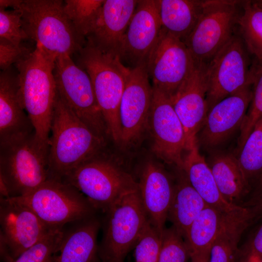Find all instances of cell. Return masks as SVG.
<instances>
[{"mask_svg":"<svg viewBox=\"0 0 262 262\" xmlns=\"http://www.w3.org/2000/svg\"><path fill=\"white\" fill-rule=\"evenodd\" d=\"M137 184L148 219L162 235L174 195L175 184L165 170L152 161L143 166Z\"/></svg>","mask_w":262,"mask_h":262,"instance_id":"cell-19","label":"cell"},{"mask_svg":"<svg viewBox=\"0 0 262 262\" xmlns=\"http://www.w3.org/2000/svg\"><path fill=\"white\" fill-rule=\"evenodd\" d=\"M61 0H20L14 9L21 13L22 29L32 39L57 55L72 56L85 45L64 11Z\"/></svg>","mask_w":262,"mask_h":262,"instance_id":"cell-4","label":"cell"},{"mask_svg":"<svg viewBox=\"0 0 262 262\" xmlns=\"http://www.w3.org/2000/svg\"><path fill=\"white\" fill-rule=\"evenodd\" d=\"M157 0H140L122 42L121 62L131 68L145 67L162 31Z\"/></svg>","mask_w":262,"mask_h":262,"instance_id":"cell-15","label":"cell"},{"mask_svg":"<svg viewBox=\"0 0 262 262\" xmlns=\"http://www.w3.org/2000/svg\"><path fill=\"white\" fill-rule=\"evenodd\" d=\"M262 198V174L256 182L255 188L249 201H256Z\"/></svg>","mask_w":262,"mask_h":262,"instance_id":"cell-38","label":"cell"},{"mask_svg":"<svg viewBox=\"0 0 262 262\" xmlns=\"http://www.w3.org/2000/svg\"><path fill=\"white\" fill-rule=\"evenodd\" d=\"M253 57L235 33L207 64V101L209 110L215 104L251 86Z\"/></svg>","mask_w":262,"mask_h":262,"instance_id":"cell-11","label":"cell"},{"mask_svg":"<svg viewBox=\"0 0 262 262\" xmlns=\"http://www.w3.org/2000/svg\"><path fill=\"white\" fill-rule=\"evenodd\" d=\"M48 151L35 133L0 143V180L10 197L25 195L48 179Z\"/></svg>","mask_w":262,"mask_h":262,"instance_id":"cell-6","label":"cell"},{"mask_svg":"<svg viewBox=\"0 0 262 262\" xmlns=\"http://www.w3.org/2000/svg\"><path fill=\"white\" fill-rule=\"evenodd\" d=\"M258 262H262V258L258 261Z\"/></svg>","mask_w":262,"mask_h":262,"instance_id":"cell-42","label":"cell"},{"mask_svg":"<svg viewBox=\"0 0 262 262\" xmlns=\"http://www.w3.org/2000/svg\"><path fill=\"white\" fill-rule=\"evenodd\" d=\"M247 258L258 261L262 258V224L253 235L247 248Z\"/></svg>","mask_w":262,"mask_h":262,"instance_id":"cell-37","label":"cell"},{"mask_svg":"<svg viewBox=\"0 0 262 262\" xmlns=\"http://www.w3.org/2000/svg\"><path fill=\"white\" fill-rule=\"evenodd\" d=\"M162 235L149 221L134 246L135 262H158Z\"/></svg>","mask_w":262,"mask_h":262,"instance_id":"cell-34","label":"cell"},{"mask_svg":"<svg viewBox=\"0 0 262 262\" xmlns=\"http://www.w3.org/2000/svg\"><path fill=\"white\" fill-rule=\"evenodd\" d=\"M76 55V64L92 81L108 137L115 143H121L119 106L131 68L118 57L102 52L87 41Z\"/></svg>","mask_w":262,"mask_h":262,"instance_id":"cell-3","label":"cell"},{"mask_svg":"<svg viewBox=\"0 0 262 262\" xmlns=\"http://www.w3.org/2000/svg\"><path fill=\"white\" fill-rule=\"evenodd\" d=\"M189 259V249L182 236L173 226L164 229L158 262H188Z\"/></svg>","mask_w":262,"mask_h":262,"instance_id":"cell-33","label":"cell"},{"mask_svg":"<svg viewBox=\"0 0 262 262\" xmlns=\"http://www.w3.org/2000/svg\"><path fill=\"white\" fill-rule=\"evenodd\" d=\"M57 92L66 105L95 133L105 139L107 127L87 73L68 54L57 56L53 70Z\"/></svg>","mask_w":262,"mask_h":262,"instance_id":"cell-10","label":"cell"},{"mask_svg":"<svg viewBox=\"0 0 262 262\" xmlns=\"http://www.w3.org/2000/svg\"><path fill=\"white\" fill-rule=\"evenodd\" d=\"M0 256L12 262L51 230L29 208L0 197ZM58 229V228H57Z\"/></svg>","mask_w":262,"mask_h":262,"instance_id":"cell-13","label":"cell"},{"mask_svg":"<svg viewBox=\"0 0 262 262\" xmlns=\"http://www.w3.org/2000/svg\"><path fill=\"white\" fill-rule=\"evenodd\" d=\"M236 33L242 39L252 57L262 61V8L255 0H243Z\"/></svg>","mask_w":262,"mask_h":262,"instance_id":"cell-28","label":"cell"},{"mask_svg":"<svg viewBox=\"0 0 262 262\" xmlns=\"http://www.w3.org/2000/svg\"><path fill=\"white\" fill-rule=\"evenodd\" d=\"M203 1L157 0L162 28L184 42L199 19Z\"/></svg>","mask_w":262,"mask_h":262,"instance_id":"cell-26","label":"cell"},{"mask_svg":"<svg viewBox=\"0 0 262 262\" xmlns=\"http://www.w3.org/2000/svg\"><path fill=\"white\" fill-rule=\"evenodd\" d=\"M105 142L75 114L57 92L49 136L48 179L62 180L72 170L104 148Z\"/></svg>","mask_w":262,"mask_h":262,"instance_id":"cell-2","label":"cell"},{"mask_svg":"<svg viewBox=\"0 0 262 262\" xmlns=\"http://www.w3.org/2000/svg\"><path fill=\"white\" fill-rule=\"evenodd\" d=\"M17 73L10 67L0 74V143L35 133L19 100Z\"/></svg>","mask_w":262,"mask_h":262,"instance_id":"cell-21","label":"cell"},{"mask_svg":"<svg viewBox=\"0 0 262 262\" xmlns=\"http://www.w3.org/2000/svg\"><path fill=\"white\" fill-rule=\"evenodd\" d=\"M103 149L72 170L62 181L76 188L98 212L104 213L138 189L131 175L102 155Z\"/></svg>","mask_w":262,"mask_h":262,"instance_id":"cell-5","label":"cell"},{"mask_svg":"<svg viewBox=\"0 0 262 262\" xmlns=\"http://www.w3.org/2000/svg\"><path fill=\"white\" fill-rule=\"evenodd\" d=\"M252 98L240 127L239 148L242 147L257 122L262 117V61L253 58L251 67Z\"/></svg>","mask_w":262,"mask_h":262,"instance_id":"cell-31","label":"cell"},{"mask_svg":"<svg viewBox=\"0 0 262 262\" xmlns=\"http://www.w3.org/2000/svg\"><path fill=\"white\" fill-rule=\"evenodd\" d=\"M33 50L23 43L14 44L0 39V69L3 71L9 68L13 64H16L27 58Z\"/></svg>","mask_w":262,"mask_h":262,"instance_id":"cell-36","label":"cell"},{"mask_svg":"<svg viewBox=\"0 0 262 262\" xmlns=\"http://www.w3.org/2000/svg\"><path fill=\"white\" fill-rule=\"evenodd\" d=\"M258 5L262 8V0H255Z\"/></svg>","mask_w":262,"mask_h":262,"instance_id":"cell-41","label":"cell"},{"mask_svg":"<svg viewBox=\"0 0 262 262\" xmlns=\"http://www.w3.org/2000/svg\"><path fill=\"white\" fill-rule=\"evenodd\" d=\"M57 56L36 44L29 56L15 64L19 101L33 123L36 140L47 148L57 96L53 70Z\"/></svg>","mask_w":262,"mask_h":262,"instance_id":"cell-1","label":"cell"},{"mask_svg":"<svg viewBox=\"0 0 262 262\" xmlns=\"http://www.w3.org/2000/svg\"><path fill=\"white\" fill-rule=\"evenodd\" d=\"M0 39L14 44L29 39L22 29L21 13L18 10L0 9Z\"/></svg>","mask_w":262,"mask_h":262,"instance_id":"cell-35","label":"cell"},{"mask_svg":"<svg viewBox=\"0 0 262 262\" xmlns=\"http://www.w3.org/2000/svg\"><path fill=\"white\" fill-rule=\"evenodd\" d=\"M187 152L184 156L182 170L206 204L224 213L241 209L244 206L232 205L224 199L208 164L199 152L197 145Z\"/></svg>","mask_w":262,"mask_h":262,"instance_id":"cell-23","label":"cell"},{"mask_svg":"<svg viewBox=\"0 0 262 262\" xmlns=\"http://www.w3.org/2000/svg\"><path fill=\"white\" fill-rule=\"evenodd\" d=\"M152 98L148 118L152 138V150L168 164L183 169L186 150L184 129L171 102L165 95L152 87Z\"/></svg>","mask_w":262,"mask_h":262,"instance_id":"cell-14","label":"cell"},{"mask_svg":"<svg viewBox=\"0 0 262 262\" xmlns=\"http://www.w3.org/2000/svg\"><path fill=\"white\" fill-rule=\"evenodd\" d=\"M104 213L100 262H124L149 222L138 190L125 195Z\"/></svg>","mask_w":262,"mask_h":262,"instance_id":"cell-8","label":"cell"},{"mask_svg":"<svg viewBox=\"0 0 262 262\" xmlns=\"http://www.w3.org/2000/svg\"><path fill=\"white\" fill-rule=\"evenodd\" d=\"M145 67L131 68L119 106L122 145L137 140L148 125L153 93Z\"/></svg>","mask_w":262,"mask_h":262,"instance_id":"cell-16","label":"cell"},{"mask_svg":"<svg viewBox=\"0 0 262 262\" xmlns=\"http://www.w3.org/2000/svg\"><path fill=\"white\" fill-rule=\"evenodd\" d=\"M207 64L195 63L191 75L170 99L183 126L186 150L197 145V135L208 112Z\"/></svg>","mask_w":262,"mask_h":262,"instance_id":"cell-17","label":"cell"},{"mask_svg":"<svg viewBox=\"0 0 262 262\" xmlns=\"http://www.w3.org/2000/svg\"><path fill=\"white\" fill-rule=\"evenodd\" d=\"M226 213L207 206L193 221L185 239L191 262H209L212 246Z\"/></svg>","mask_w":262,"mask_h":262,"instance_id":"cell-25","label":"cell"},{"mask_svg":"<svg viewBox=\"0 0 262 262\" xmlns=\"http://www.w3.org/2000/svg\"><path fill=\"white\" fill-rule=\"evenodd\" d=\"M237 159L249 184L257 182L262 174V117L240 149Z\"/></svg>","mask_w":262,"mask_h":262,"instance_id":"cell-30","label":"cell"},{"mask_svg":"<svg viewBox=\"0 0 262 262\" xmlns=\"http://www.w3.org/2000/svg\"><path fill=\"white\" fill-rule=\"evenodd\" d=\"M252 95V87L249 86L213 105L209 110L200 131V144L208 148L216 147L241 127Z\"/></svg>","mask_w":262,"mask_h":262,"instance_id":"cell-18","label":"cell"},{"mask_svg":"<svg viewBox=\"0 0 262 262\" xmlns=\"http://www.w3.org/2000/svg\"><path fill=\"white\" fill-rule=\"evenodd\" d=\"M258 260L253 258H247V260L245 262H258Z\"/></svg>","mask_w":262,"mask_h":262,"instance_id":"cell-40","label":"cell"},{"mask_svg":"<svg viewBox=\"0 0 262 262\" xmlns=\"http://www.w3.org/2000/svg\"><path fill=\"white\" fill-rule=\"evenodd\" d=\"M208 165L224 199L232 205L245 206L244 200L249 193L250 185L237 158L219 154L213 156Z\"/></svg>","mask_w":262,"mask_h":262,"instance_id":"cell-24","label":"cell"},{"mask_svg":"<svg viewBox=\"0 0 262 262\" xmlns=\"http://www.w3.org/2000/svg\"><path fill=\"white\" fill-rule=\"evenodd\" d=\"M20 0H0V9H6L11 7L14 9L20 2Z\"/></svg>","mask_w":262,"mask_h":262,"instance_id":"cell-39","label":"cell"},{"mask_svg":"<svg viewBox=\"0 0 262 262\" xmlns=\"http://www.w3.org/2000/svg\"><path fill=\"white\" fill-rule=\"evenodd\" d=\"M9 198L29 208L51 229L63 228L98 212L76 188L54 179H48L25 195Z\"/></svg>","mask_w":262,"mask_h":262,"instance_id":"cell-7","label":"cell"},{"mask_svg":"<svg viewBox=\"0 0 262 262\" xmlns=\"http://www.w3.org/2000/svg\"><path fill=\"white\" fill-rule=\"evenodd\" d=\"M64 227L51 230L12 262H53L60 250Z\"/></svg>","mask_w":262,"mask_h":262,"instance_id":"cell-32","label":"cell"},{"mask_svg":"<svg viewBox=\"0 0 262 262\" xmlns=\"http://www.w3.org/2000/svg\"><path fill=\"white\" fill-rule=\"evenodd\" d=\"M195 66L184 43L162 29L145 66L152 87L171 99L191 75Z\"/></svg>","mask_w":262,"mask_h":262,"instance_id":"cell-12","label":"cell"},{"mask_svg":"<svg viewBox=\"0 0 262 262\" xmlns=\"http://www.w3.org/2000/svg\"><path fill=\"white\" fill-rule=\"evenodd\" d=\"M242 0H204L199 19L183 42L195 63L208 64L236 33Z\"/></svg>","mask_w":262,"mask_h":262,"instance_id":"cell-9","label":"cell"},{"mask_svg":"<svg viewBox=\"0 0 262 262\" xmlns=\"http://www.w3.org/2000/svg\"><path fill=\"white\" fill-rule=\"evenodd\" d=\"M138 1L105 0L96 26L86 41L102 52L119 57L122 40Z\"/></svg>","mask_w":262,"mask_h":262,"instance_id":"cell-20","label":"cell"},{"mask_svg":"<svg viewBox=\"0 0 262 262\" xmlns=\"http://www.w3.org/2000/svg\"><path fill=\"white\" fill-rule=\"evenodd\" d=\"M208 206L190 183L185 173L175 184L173 198L167 219L184 240L191 224L201 211Z\"/></svg>","mask_w":262,"mask_h":262,"instance_id":"cell-27","label":"cell"},{"mask_svg":"<svg viewBox=\"0 0 262 262\" xmlns=\"http://www.w3.org/2000/svg\"><path fill=\"white\" fill-rule=\"evenodd\" d=\"M69 225L64 227L59 254L53 262H100L97 237L102 220L98 214Z\"/></svg>","mask_w":262,"mask_h":262,"instance_id":"cell-22","label":"cell"},{"mask_svg":"<svg viewBox=\"0 0 262 262\" xmlns=\"http://www.w3.org/2000/svg\"><path fill=\"white\" fill-rule=\"evenodd\" d=\"M105 0H66L64 11L77 33L86 39L93 31Z\"/></svg>","mask_w":262,"mask_h":262,"instance_id":"cell-29","label":"cell"}]
</instances>
